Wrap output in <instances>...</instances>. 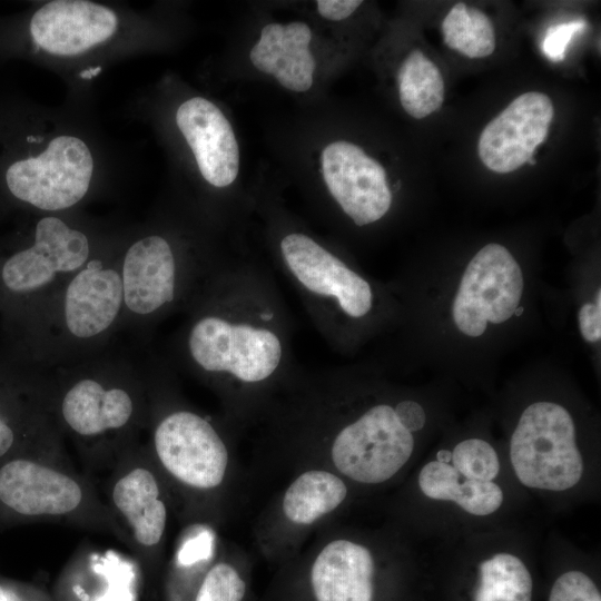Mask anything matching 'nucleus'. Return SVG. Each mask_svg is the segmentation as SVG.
<instances>
[{
    "instance_id": "obj_1",
    "label": "nucleus",
    "mask_w": 601,
    "mask_h": 601,
    "mask_svg": "<svg viewBox=\"0 0 601 601\" xmlns=\"http://www.w3.org/2000/svg\"><path fill=\"white\" fill-rule=\"evenodd\" d=\"M164 355L247 413L298 370L293 321L273 272L227 262L181 314Z\"/></svg>"
},
{
    "instance_id": "obj_2",
    "label": "nucleus",
    "mask_w": 601,
    "mask_h": 601,
    "mask_svg": "<svg viewBox=\"0 0 601 601\" xmlns=\"http://www.w3.org/2000/svg\"><path fill=\"white\" fill-rule=\"evenodd\" d=\"M120 255V249L99 250L49 296L1 325L3 347L51 372L112 346L124 317Z\"/></svg>"
},
{
    "instance_id": "obj_3",
    "label": "nucleus",
    "mask_w": 601,
    "mask_h": 601,
    "mask_svg": "<svg viewBox=\"0 0 601 601\" xmlns=\"http://www.w3.org/2000/svg\"><path fill=\"white\" fill-rule=\"evenodd\" d=\"M274 255L321 337L338 352L346 349L361 323L375 312L373 284L337 252L302 230L282 233Z\"/></svg>"
},
{
    "instance_id": "obj_4",
    "label": "nucleus",
    "mask_w": 601,
    "mask_h": 601,
    "mask_svg": "<svg viewBox=\"0 0 601 601\" xmlns=\"http://www.w3.org/2000/svg\"><path fill=\"white\" fill-rule=\"evenodd\" d=\"M225 260L168 235L146 234L121 250V332L147 343L155 328L183 314Z\"/></svg>"
},
{
    "instance_id": "obj_5",
    "label": "nucleus",
    "mask_w": 601,
    "mask_h": 601,
    "mask_svg": "<svg viewBox=\"0 0 601 601\" xmlns=\"http://www.w3.org/2000/svg\"><path fill=\"white\" fill-rule=\"evenodd\" d=\"M49 373L65 426L81 437H98L131 426L147 386L144 362L116 344L102 353Z\"/></svg>"
},
{
    "instance_id": "obj_6",
    "label": "nucleus",
    "mask_w": 601,
    "mask_h": 601,
    "mask_svg": "<svg viewBox=\"0 0 601 601\" xmlns=\"http://www.w3.org/2000/svg\"><path fill=\"white\" fill-rule=\"evenodd\" d=\"M99 250L89 235L58 216L38 219L31 238L0 252V323L32 308Z\"/></svg>"
},
{
    "instance_id": "obj_7",
    "label": "nucleus",
    "mask_w": 601,
    "mask_h": 601,
    "mask_svg": "<svg viewBox=\"0 0 601 601\" xmlns=\"http://www.w3.org/2000/svg\"><path fill=\"white\" fill-rule=\"evenodd\" d=\"M510 457L526 486L563 491L582 476L583 462L570 413L551 402L528 406L513 432Z\"/></svg>"
},
{
    "instance_id": "obj_8",
    "label": "nucleus",
    "mask_w": 601,
    "mask_h": 601,
    "mask_svg": "<svg viewBox=\"0 0 601 601\" xmlns=\"http://www.w3.org/2000/svg\"><path fill=\"white\" fill-rule=\"evenodd\" d=\"M155 421L156 454L176 480L209 490L224 481L229 453L221 431L197 411L171 404Z\"/></svg>"
},
{
    "instance_id": "obj_9",
    "label": "nucleus",
    "mask_w": 601,
    "mask_h": 601,
    "mask_svg": "<svg viewBox=\"0 0 601 601\" xmlns=\"http://www.w3.org/2000/svg\"><path fill=\"white\" fill-rule=\"evenodd\" d=\"M92 168L91 152L81 139L59 136L37 157L10 165L6 183L16 199L42 211H60L86 196Z\"/></svg>"
},
{
    "instance_id": "obj_10",
    "label": "nucleus",
    "mask_w": 601,
    "mask_h": 601,
    "mask_svg": "<svg viewBox=\"0 0 601 601\" xmlns=\"http://www.w3.org/2000/svg\"><path fill=\"white\" fill-rule=\"evenodd\" d=\"M523 293L522 270L500 244H487L469 263L453 302L457 328L481 336L487 322L501 324L519 307Z\"/></svg>"
},
{
    "instance_id": "obj_11",
    "label": "nucleus",
    "mask_w": 601,
    "mask_h": 601,
    "mask_svg": "<svg viewBox=\"0 0 601 601\" xmlns=\"http://www.w3.org/2000/svg\"><path fill=\"white\" fill-rule=\"evenodd\" d=\"M176 124L194 152L199 171L211 186L234 183L239 168V150L234 130L211 101L195 97L183 102Z\"/></svg>"
},
{
    "instance_id": "obj_12",
    "label": "nucleus",
    "mask_w": 601,
    "mask_h": 601,
    "mask_svg": "<svg viewBox=\"0 0 601 601\" xmlns=\"http://www.w3.org/2000/svg\"><path fill=\"white\" fill-rule=\"evenodd\" d=\"M117 17L109 8L83 0H55L32 17L30 32L45 51L73 56L110 38Z\"/></svg>"
},
{
    "instance_id": "obj_13",
    "label": "nucleus",
    "mask_w": 601,
    "mask_h": 601,
    "mask_svg": "<svg viewBox=\"0 0 601 601\" xmlns=\"http://www.w3.org/2000/svg\"><path fill=\"white\" fill-rule=\"evenodd\" d=\"M82 490L70 476L43 464L16 459L0 469V501L23 515H61L76 510Z\"/></svg>"
},
{
    "instance_id": "obj_14",
    "label": "nucleus",
    "mask_w": 601,
    "mask_h": 601,
    "mask_svg": "<svg viewBox=\"0 0 601 601\" xmlns=\"http://www.w3.org/2000/svg\"><path fill=\"white\" fill-rule=\"evenodd\" d=\"M373 579L370 550L345 539L322 548L309 575L314 601H373Z\"/></svg>"
},
{
    "instance_id": "obj_15",
    "label": "nucleus",
    "mask_w": 601,
    "mask_h": 601,
    "mask_svg": "<svg viewBox=\"0 0 601 601\" xmlns=\"http://www.w3.org/2000/svg\"><path fill=\"white\" fill-rule=\"evenodd\" d=\"M112 500L138 543L145 546L159 543L166 529L167 509L149 470L138 467L119 479L112 490Z\"/></svg>"
},
{
    "instance_id": "obj_16",
    "label": "nucleus",
    "mask_w": 601,
    "mask_h": 601,
    "mask_svg": "<svg viewBox=\"0 0 601 601\" xmlns=\"http://www.w3.org/2000/svg\"><path fill=\"white\" fill-rule=\"evenodd\" d=\"M449 463L433 461L421 470L418 485L430 499L453 501L474 515L495 512L503 501L501 487L492 481L463 479Z\"/></svg>"
},
{
    "instance_id": "obj_17",
    "label": "nucleus",
    "mask_w": 601,
    "mask_h": 601,
    "mask_svg": "<svg viewBox=\"0 0 601 601\" xmlns=\"http://www.w3.org/2000/svg\"><path fill=\"white\" fill-rule=\"evenodd\" d=\"M346 495L347 487L339 476L324 470H309L285 491L283 513L294 524L309 525L336 510Z\"/></svg>"
},
{
    "instance_id": "obj_18",
    "label": "nucleus",
    "mask_w": 601,
    "mask_h": 601,
    "mask_svg": "<svg viewBox=\"0 0 601 601\" xmlns=\"http://www.w3.org/2000/svg\"><path fill=\"white\" fill-rule=\"evenodd\" d=\"M532 578L524 563L509 553H497L480 565L475 601H531Z\"/></svg>"
},
{
    "instance_id": "obj_19",
    "label": "nucleus",
    "mask_w": 601,
    "mask_h": 601,
    "mask_svg": "<svg viewBox=\"0 0 601 601\" xmlns=\"http://www.w3.org/2000/svg\"><path fill=\"white\" fill-rule=\"evenodd\" d=\"M453 466L469 480L492 481L500 463L494 449L485 441L470 439L459 443L452 452Z\"/></svg>"
},
{
    "instance_id": "obj_20",
    "label": "nucleus",
    "mask_w": 601,
    "mask_h": 601,
    "mask_svg": "<svg viewBox=\"0 0 601 601\" xmlns=\"http://www.w3.org/2000/svg\"><path fill=\"white\" fill-rule=\"evenodd\" d=\"M246 582L237 569L219 562L205 574L194 601H243Z\"/></svg>"
},
{
    "instance_id": "obj_21",
    "label": "nucleus",
    "mask_w": 601,
    "mask_h": 601,
    "mask_svg": "<svg viewBox=\"0 0 601 601\" xmlns=\"http://www.w3.org/2000/svg\"><path fill=\"white\" fill-rule=\"evenodd\" d=\"M549 601H601V597L588 575L569 571L554 582Z\"/></svg>"
},
{
    "instance_id": "obj_22",
    "label": "nucleus",
    "mask_w": 601,
    "mask_h": 601,
    "mask_svg": "<svg viewBox=\"0 0 601 601\" xmlns=\"http://www.w3.org/2000/svg\"><path fill=\"white\" fill-rule=\"evenodd\" d=\"M587 27L584 20L559 23L548 29L542 41V52L553 62L564 59L566 46L572 36Z\"/></svg>"
},
{
    "instance_id": "obj_23",
    "label": "nucleus",
    "mask_w": 601,
    "mask_h": 601,
    "mask_svg": "<svg viewBox=\"0 0 601 601\" xmlns=\"http://www.w3.org/2000/svg\"><path fill=\"white\" fill-rule=\"evenodd\" d=\"M579 326L583 338L598 342L601 338V292L598 289L594 303H585L579 311Z\"/></svg>"
},
{
    "instance_id": "obj_24",
    "label": "nucleus",
    "mask_w": 601,
    "mask_h": 601,
    "mask_svg": "<svg viewBox=\"0 0 601 601\" xmlns=\"http://www.w3.org/2000/svg\"><path fill=\"white\" fill-rule=\"evenodd\" d=\"M395 412L401 423L411 433L423 428L426 417L423 407L418 403L403 400L395 405Z\"/></svg>"
},
{
    "instance_id": "obj_25",
    "label": "nucleus",
    "mask_w": 601,
    "mask_h": 601,
    "mask_svg": "<svg viewBox=\"0 0 601 601\" xmlns=\"http://www.w3.org/2000/svg\"><path fill=\"white\" fill-rule=\"evenodd\" d=\"M361 4V0H318L316 2L318 13L333 21L346 19Z\"/></svg>"
},
{
    "instance_id": "obj_26",
    "label": "nucleus",
    "mask_w": 601,
    "mask_h": 601,
    "mask_svg": "<svg viewBox=\"0 0 601 601\" xmlns=\"http://www.w3.org/2000/svg\"><path fill=\"white\" fill-rule=\"evenodd\" d=\"M0 601H20L14 593L0 587Z\"/></svg>"
},
{
    "instance_id": "obj_27",
    "label": "nucleus",
    "mask_w": 601,
    "mask_h": 601,
    "mask_svg": "<svg viewBox=\"0 0 601 601\" xmlns=\"http://www.w3.org/2000/svg\"><path fill=\"white\" fill-rule=\"evenodd\" d=\"M437 462L449 463L452 461V452L447 450H441L437 452Z\"/></svg>"
},
{
    "instance_id": "obj_28",
    "label": "nucleus",
    "mask_w": 601,
    "mask_h": 601,
    "mask_svg": "<svg viewBox=\"0 0 601 601\" xmlns=\"http://www.w3.org/2000/svg\"><path fill=\"white\" fill-rule=\"evenodd\" d=\"M100 70H101L100 67L89 68L87 70L81 71L80 77L83 79H89V78L95 77L98 72H100Z\"/></svg>"
},
{
    "instance_id": "obj_29",
    "label": "nucleus",
    "mask_w": 601,
    "mask_h": 601,
    "mask_svg": "<svg viewBox=\"0 0 601 601\" xmlns=\"http://www.w3.org/2000/svg\"><path fill=\"white\" fill-rule=\"evenodd\" d=\"M526 162L530 164L531 166H533V165L536 164V161H535V159H534L533 157L529 158V159L526 160Z\"/></svg>"
},
{
    "instance_id": "obj_30",
    "label": "nucleus",
    "mask_w": 601,
    "mask_h": 601,
    "mask_svg": "<svg viewBox=\"0 0 601 601\" xmlns=\"http://www.w3.org/2000/svg\"><path fill=\"white\" fill-rule=\"evenodd\" d=\"M522 312H523V308L519 306V307L515 309L514 314L518 316V315H521Z\"/></svg>"
}]
</instances>
